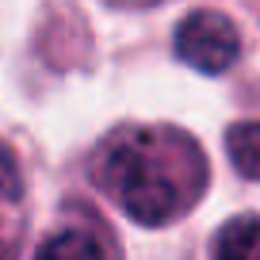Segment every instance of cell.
Returning a JSON list of instances; mask_svg holds the SVG:
<instances>
[{
    "label": "cell",
    "instance_id": "obj_1",
    "mask_svg": "<svg viewBox=\"0 0 260 260\" xmlns=\"http://www.w3.org/2000/svg\"><path fill=\"white\" fill-rule=\"evenodd\" d=\"M88 176L138 226H169L207 191L203 146L176 126H119L96 146Z\"/></svg>",
    "mask_w": 260,
    "mask_h": 260
},
{
    "label": "cell",
    "instance_id": "obj_2",
    "mask_svg": "<svg viewBox=\"0 0 260 260\" xmlns=\"http://www.w3.org/2000/svg\"><path fill=\"white\" fill-rule=\"evenodd\" d=\"M172 46H176V57L187 69L218 77L241 57V35H237L230 16L203 8V12H191V16L180 19Z\"/></svg>",
    "mask_w": 260,
    "mask_h": 260
},
{
    "label": "cell",
    "instance_id": "obj_3",
    "mask_svg": "<svg viewBox=\"0 0 260 260\" xmlns=\"http://www.w3.org/2000/svg\"><path fill=\"white\" fill-rule=\"evenodd\" d=\"M23 222H27V199H23V176L8 146H0V260H19L23 245Z\"/></svg>",
    "mask_w": 260,
    "mask_h": 260
},
{
    "label": "cell",
    "instance_id": "obj_4",
    "mask_svg": "<svg viewBox=\"0 0 260 260\" xmlns=\"http://www.w3.org/2000/svg\"><path fill=\"white\" fill-rule=\"evenodd\" d=\"M35 260H107V245L96 226L73 222V226H61L57 234H50L39 245Z\"/></svg>",
    "mask_w": 260,
    "mask_h": 260
},
{
    "label": "cell",
    "instance_id": "obj_5",
    "mask_svg": "<svg viewBox=\"0 0 260 260\" xmlns=\"http://www.w3.org/2000/svg\"><path fill=\"white\" fill-rule=\"evenodd\" d=\"M211 260H260V218L241 214L214 234Z\"/></svg>",
    "mask_w": 260,
    "mask_h": 260
},
{
    "label": "cell",
    "instance_id": "obj_6",
    "mask_svg": "<svg viewBox=\"0 0 260 260\" xmlns=\"http://www.w3.org/2000/svg\"><path fill=\"white\" fill-rule=\"evenodd\" d=\"M226 153L245 180H260V122H234L226 130Z\"/></svg>",
    "mask_w": 260,
    "mask_h": 260
},
{
    "label": "cell",
    "instance_id": "obj_7",
    "mask_svg": "<svg viewBox=\"0 0 260 260\" xmlns=\"http://www.w3.org/2000/svg\"><path fill=\"white\" fill-rule=\"evenodd\" d=\"M104 4H111V8H130V12H138V8H153V4H165V0H104Z\"/></svg>",
    "mask_w": 260,
    "mask_h": 260
}]
</instances>
